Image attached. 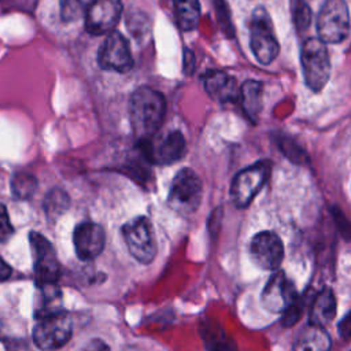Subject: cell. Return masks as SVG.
I'll return each mask as SVG.
<instances>
[{
  "instance_id": "3",
  "label": "cell",
  "mask_w": 351,
  "mask_h": 351,
  "mask_svg": "<svg viewBox=\"0 0 351 351\" xmlns=\"http://www.w3.org/2000/svg\"><path fill=\"white\" fill-rule=\"evenodd\" d=\"M300 62L306 85L313 92L322 90L330 77V60L326 45L317 37L306 40L300 51Z\"/></svg>"
},
{
  "instance_id": "7",
  "label": "cell",
  "mask_w": 351,
  "mask_h": 351,
  "mask_svg": "<svg viewBox=\"0 0 351 351\" xmlns=\"http://www.w3.org/2000/svg\"><path fill=\"white\" fill-rule=\"evenodd\" d=\"M140 143V154L145 158V160L160 166H169L180 160L186 148L185 138L178 130H170L160 136H152L141 140Z\"/></svg>"
},
{
  "instance_id": "6",
  "label": "cell",
  "mask_w": 351,
  "mask_h": 351,
  "mask_svg": "<svg viewBox=\"0 0 351 351\" xmlns=\"http://www.w3.org/2000/svg\"><path fill=\"white\" fill-rule=\"evenodd\" d=\"M73 321L66 311L38 318L33 328V341L41 351H56L71 337Z\"/></svg>"
},
{
  "instance_id": "22",
  "label": "cell",
  "mask_w": 351,
  "mask_h": 351,
  "mask_svg": "<svg viewBox=\"0 0 351 351\" xmlns=\"http://www.w3.org/2000/svg\"><path fill=\"white\" fill-rule=\"evenodd\" d=\"M70 206V199L67 193L59 188L49 191L44 199V210L49 219H56L60 217Z\"/></svg>"
},
{
  "instance_id": "24",
  "label": "cell",
  "mask_w": 351,
  "mask_h": 351,
  "mask_svg": "<svg viewBox=\"0 0 351 351\" xmlns=\"http://www.w3.org/2000/svg\"><path fill=\"white\" fill-rule=\"evenodd\" d=\"M126 26L134 38L141 40L149 33V18L143 11H130L126 16Z\"/></svg>"
},
{
  "instance_id": "16",
  "label": "cell",
  "mask_w": 351,
  "mask_h": 351,
  "mask_svg": "<svg viewBox=\"0 0 351 351\" xmlns=\"http://www.w3.org/2000/svg\"><path fill=\"white\" fill-rule=\"evenodd\" d=\"M203 81L206 92L211 99L219 103L239 100V85L232 75L219 70H208Z\"/></svg>"
},
{
  "instance_id": "13",
  "label": "cell",
  "mask_w": 351,
  "mask_h": 351,
  "mask_svg": "<svg viewBox=\"0 0 351 351\" xmlns=\"http://www.w3.org/2000/svg\"><path fill=\"white\" fill-rule=\"evenodd\" d=\"M250 254L256 266L276 270L284 259V245L278 234L270 230L256 233L250 243Z\"/></svg>"
},
{
  "instance_id": "17",
  "label": "cell",
  "mask_w": 351,
  "mask_h": 351,
  "mask_svg": "<svg viewBox=\"0 0 351 351\" xmlns=\"http://www.w3.org/2000/svg\"><path fill=\"white\" fill-rule=\"evenodd\" d=\"M332 340L325 328L307 324L295 337L293 351H330Z\"/></svg>"
},
{
  "instance_id": "27",
  "label": "cell",
  "mask_w": 351,
  "mask_h": 351,
  "mask_svg": "<svg viewBox=\"0 0 351 351\" xmlns=\"http://www.w3.org/2000/svg\"><path fill=\"white\" fill-rule=\"evenodd\" d=\"M303 314V300L302 299H296L293 302V304L291 307H288L285 311H284V317H282V325L284 326H292L295 325L299 318L302 317Z\"/></svg>"
},
{
  "instance_id": "2",
  "label": "cell",
  "mask_w": 351,
  "mask_h": 351,
  "mask_svg": "<svg viewBox=\"0 0 351 351\" xmlns=\"http://www.w3.org/2000/svg\"><path fill=\"white\" fill-rule=\"evenodd\" d=\"M250 44L256 60L262 64L271 63L280 51L274 27L267 10L262 5L252 11L250 23Z\"/></svg>"
},
{
  "instance_id": "15",
  "label": "cell",
  "mask_w": 351,
  "mask_h": 351,
  "mask_svg": "<svg viewBox=\"0 0 351 351\" xmlns=\"http://www.w3.org/2000/svg\"><path fill=\"white\" fill-rule=\"evenodd\" d=\"M75 254L81 261H92L99 256L106 244L104 229L95 222H82L73 233Z\"/></svg>"
},
{
  "instance_id": "33",
  "label": "cell",
  "mask_w": 351,
  "mask_h": 351,
  "mask_svg": "<svg viewBox=\"0 0 351 351\" xmlns=\"http://www.w3.org/2000/svg\"><path fill=\"white\" fill-rule=\"evenodd\" d=\"M339 332L341 336L348 337V335H350V314H346V317L343 318L341 324L339 325Z\"/></svg>"
},
{
  "instance_id": "10",
  "label": "cell",
  "mask_w": 351,
  "mask_h": 351,
  "mask_svg": "<svg viewBox=\"0 0 351 351\" xmlns=\"http://www.w3.org/2000/svg\"><path fill=\"white\" fill-rule=\"evenodd\" d=\"M34 258V276L38 287L56 285L60 277V265L52 244L40 233L29 234Z\"/></svg>"
},
{
  "instance_id": "4",
  "label": "cell",
  "mask_w": 351,
  "mask_h": 351,
  "mask_svg": "<svg viewBox=\"0 0 351 351\" xmlns=\"http://www.w3.org/2000/svg\"><path fill=\"white\" fill-rule=\"evenodd\" d=\"M203 188L199 176L192 169L184 167L171 181L167 203L174 211L188 215L199 208Z\"/></svg>"
},
{
  "instance_id": "28",
  "label": "cell",
  "mask_w": 351,
  "mask_h": 351,
  "mask_svg": "<svg viewBox=\"0 0 351 351\" xmlns=\"http://www.w3.org/2000/svg\"><path fill=\"white\" fill-rule=\"evenodd\" d=\"M88 4L85 3H81V1H63L60 4L62 7V18L64 21H71V19H75L78 18L82 12H84V7H86Z\"/></svg>"
},
{
  "instance_id": "21",
  "label": "cell",
  "mask_w": 351,
  "mask_h": 351,
  "mask_svg": "<svg viewBox=\"0 0 351 351\" xmlns=\"http://www.w3.org/2000/svg\"><path fill=\"white\" fill-rule=\"evenodd\" d=\"M41 288V303L36 311V318H43L62 311V293L56 285H44Z\"/></svg>"
},
{
  "instance_id": "19",
  "label": "cell",
  "mask_w": 351,
  "mask_h": 351,
  "mask_svg": "<svg viewBox=\"0 0 351 351\" xmlns=\"http://www.w3.org/2000/svg\"><path fill=\"white\" fill-rule=\"evenodd\" d=\"M263 84L256 80H247L239 86V100L244 114L256 122L263 104Z\"/></svg>"
},
{
  "instance_id": "26",
  "label": "cell",
  "mask_w": 351,
  "mask_h": 351,
  "mask_svg": "<svg viewBox=\"0 0 351 351\" xmlns=\"http://www.w3.org/2000/svg\"><path fill=\"white\" fill-rule=\"evenodd\" d=\"M280 148L282 151V154L292 160L293 163H299V165H304L308 162V156L307 154L293 141L288 140V138H282L280 141Z\"/></svg>"
},
{
  "instance_id": "32",
  "label": "cell",
  "mask_w": 351,
  "mask_h": 351,
  "mask_svg": "<svg viewBox=\"0 0 351 351\" xmlns=\"http://www.w3.org/2000/svg\"><path fill=\"white\" fill-rule=\"evenodd\" d=\"M11 276V267L10 265L0 256V281L7 280Z\"/></svg>"
},
{
  "instance_id": "1",
  "label": "cell",
  "mask_w": 351,
  "mask_h": 351,
  "mask_svg": "<svg viewBox=\"0 0 351 351\" xmlns=\"http://www.w3.org/2000/svg\"><path fill=\"white\" fill-rule=\"evenodd\" d=\"M166 114L163 95L152 88L140 86L130 97L129 115L133 132L141 140L152 137L160 128Z\"/></svg>"
},
{
  "instance_id": "9",
  "label": "cell",
  "mask_w": 351,
  "mask_h": 351,
  "mask_svg": "<svg viewBox=\"0 0 351 351\" xmlns=\"http://www.w3.org/2000/svg\"><path fill=\"white\" fill-rule=\"evenodd\" d=\"M270 174V163L256 162L239 171L230 185V197L236 207L245 208L262 189Z\"/></svg>"
},
{
  "instance_id": "8",
  "label": "cell",
  "mask_w": 351,
  "mask_h": 351,
  "mask_svg": "<svg viewBox=\"0 0 351 351\" xmlns=\"http://www.w3.org/2000/svg\"><path fill=\"white\" fill-rule=\"evenodd\" d=\"M319 40L330 44L341 43L350 32L348 7L343 0H328L319 10L317 18Z\"/></svg>"
},
{
  "instance_id": "30",
  "label": "cell",
  "mask_w": 351,
  "mask_h": 351,
  "mask_svg": "<svg viewBox=\"0 0 351 351\" xmlns=\"http://www.w3.org/2000/svg\"><path fill=\"white\" fill-rule=\"evenodd\" d=\"M81 351H110V347L101 339H92L84 346Z\"/></svg>"
},
{
  "instance_id": "18",
  "label": "cell",
  "mask_w": 351,
  "mask_h": 351,
  "mask_svg": "<svg viewBox=\"0 0 351 351\" xmlns=\"http://www.w3.org/2000/svg\"><path fill=\"white\" fill-rule=\"evenodd\" d=\"M336 315V298L330 288L319 291L310 307L308 324L325 328Z\"/></svg>"
},
{
  "instance_id": "23",
  "label": "cell",
  "mask_w": 351,
  "mask_h": 351,
  "mask_svg": "<svg viewBox=\"0 0 351 351\" xmlns=\"http://www.w3.org/2000/svg\"><path fill=\"white\" fill-rule=\"evenodd\" d=\"M37 189V180L29 173H15L11 180V191L16 199H29Z\"/></svg>"
},
{
  "instance_id": "5",
  "label": "cell",
  "mask_w": 351,
  "mask_h": 351,
  "mask_svg": "<svg viewBox=\"0 0 351 351\" xmlns=\"http://www.w3.org/2000/svg\"><path fill=\"white\" fill-rule=\"evenodd\" d=\"M122 236L132 256L140 263H149L154 261L158 244L154 226L147 217H137L122 226Z\"/></svg>"
},
{
  "instance_id": "29",
  "label": "cell",
  "mask_w": 351,
  "mask_h": 351,
  "mask_svg": "<svg viewBox=\"0 0 351 351\" xmlns=\"http://www.w3.org/2000/svg\"><path fill=\"white\" fill-rule=\"evenodd\" d=\"M14 233V228L10 222V217L4 204H0V243L7 241Z\"/></svg>"
},
{
  "instance_id": "14",
  "label": "cell",
  "mask_w": 351,
  "mask_h": 351,
  "mask_svg": "<svg viewBox=\"0 0 351 351\" xmlns=\"http://www.w3.org/2000/svg\"><path fill=\"white\" fill-rule=\"evenodd\" d=\"M122 4L117 0H97L85 10V29L93 36L111 33L121 18Z\"/></svg>"
},
{
  "instance_id": "20",
  "label": "cell",
  "mask_w": 351,
  "mask_h": 351,
  "mask_svg": "<svg viewBox=\"0 0 351 351\" xmlns=\"http://www.w3.org/2000/svg\"><path fill=\"white\" fill-rule=\"evenodd\" d=\"M174 16L177 25L184 32H191L196 29L200 18V4L195 0L176 1L174 3Z\"/></svg>"
},
{
  "instance_id": "11",
  "label": "cell",
  "mask_w": 351,
  "mask_h": 351,
  "mask_svg": "<svg viewBox=\"0 0 351 351\" xmlns=\"http://www.w3.org/2000/svg\"><path fill=\"white\" fill-rule=\"evenodd\" d=\"M296 299V288L282 270H276L270 276L261 295L262 306L270 313H284Z\"/></svg>"
},
{
  "instance_id": "25",
  "label": "cell",
  "mask_w": 351,
  "mask_h": 351,
  "mask_svg": "<svg viewBox=\"0 0 351 351\" xmlns=\"http://www.w3.org/2000/svg\"><path fill=\"white\" fill-rule=\"evenodd\" d=\"M291 10H292V19L298 32L302 33L306 29H308L311 22L310 5L302 0H295L291 3Z\"/></svg>"
},
{
  "instance_id": "12",
  "label": "cell",
  "mask_w": 351,
  "mask_h": 351,
  "mask_svg": "<svg viewBox=\"0 0 351 351\" xmlns=\"http://www.w3.org/2000/svg\"><path fill=\"white\" fill-rule=\"evenodd\" d=\"M97 62L103 70L126 73L133 67L130 47L123 34L111 32L97 53Z\"/></svg>"
},
{
  "instance_id": "31",
  "label": "cell",
  "mask_w": 351,
  "mask_h": 351,
  "mask_svg": "<svg viewBox=\"0 0 351 351\" xmlns=\"http://www.w3.org/2000/svg\"><path fill=\"white\" fill-rule=\"evenodd\" d=\"M182 66H184V73L186 75H191L195 70V56H193L192 51L188 48L184 49V64Z\"/></svg>"
}]
</instances>
